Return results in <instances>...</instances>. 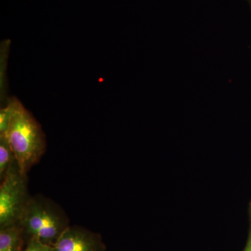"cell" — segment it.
<instances>
[{"instance_id": "277c9868", "label": "cell", "mask_w": 251, "mask_h": 251, "mask_svg": "<svg viewBox=\"0 0 251 251\" xmlns=\"http://www.w3.org/2000/svg\"><path fill=\"white\" fill-rule=\"evenodd\" d=\"M100 234L81 226H69L52 246V251H105Z\"/></svg>"}, {"instance_id": "5b68a950", "label": "cell", "mask_w": 251, "mask_h": 251, "mask_svg": "<svg viewBox=\"0 0 251 251\" xmlns=\"http://www.w3.org/2000/svg\"><path fill=\"white\" fill-rule=\"evenodd\" d=\"M25 244L23 229L19 225L0 228V251H23Z\"/></svg>"}, {"instance_id": "6da1fadb", "label": "cell", "mask_w": 251, "mask_h": 251, "mask_svg": "<svg viewBox=\"0 0 251 251\" xmlns=\"http://www.w3.org/2000/svg\"><path fill=\"white\" fill-rule=\"evenodd\" d=\"M11 115L4 134L14 151L18 167L27 174L40 161L46 151V138L41 126L23 104L14 98L9 100Z\"/></svg>"}, {"instance_id": "8992f818", "label": "cell", "mask_w": 251, "mask_h": 251, "mask_svg": "<svg viewBox=\"0 0 251 251\" xmlns=\"http://www.w3.org/2000/svg\"><path fill=\"white\" fill-rule=\"evenodd\" d=\"M16 157L11 145L5 135H0V180L4 179L5 175L16 161Z\"/></svg>"}, {"instance_id": "3957f363", "label": "cell", "mask_w": 251, "mask_h": 251, "mask_svg": "<svg viewBox=\"0 0 251 251\" xmlns=\"http://www.w3.org/2000/svg\"><path fill=\"white\" fill-rule=\"evenodd\" d=\"M31 198L27 174H23L16 161L0 186V228L18 224Z\"/></svg>"}, {"instance_id": "ba28073f", "label": "cell", "mask_w": 251, "mask_h": 251, "mask_svg": "<svg viewBox=\"0 0 251 251\" xmlns=\"http://www.w3.org/2000/svg\"><path fill=\"white\" fill-rule=\"evenodd\" d=\"M244 251H251V229L250 230V232H249L247 245H246V247L245 249H244Z\"/></svg>"}, {"instance_id": "7a4b0ae2", "label": "cell", "mask_w": 251, "mask_h": 251, "mask_svg": "<svg viewBox=\"0 0 251 251\" xmlns=\"http://www.w3.org/2000/svg\"><path fill=\"white\" fill-rule=\"evenodd\" d=\"M18 224L23 229L25 243L36 239L52 246L70 226L62 208L43 196H31Z\"/></svg>"}, {"instance_id": "52a82bcc", "label": "cell", "mask_w": 251, "mask_h": 251, "mask_svg": "<svg viewBox=\"0 0 251 251\" xmlns=\"http://www.w3.org/2000/svg\"><path fill=\"white\" fill-rule=\"evenodd\" d=\"M23 251H52V247L36 239H31L25 244Z\"/></svg>"}, {"instance_id": "9c48e42d", "label": "cell", "mask_w": 251, "mask_h": 251, "mask_svg": "<svg viewBox=\"0 0 251 251\" xmlns=\"http://www.w3.org/2000/svg\"><path fill=\"white\" fill-rule=\"evenodd\" d=\"M247 1L248 5H249V8H250L251 11V0H245Z\"/></svg>"}, {"instance_id": "30bf717a", "label": "cell", "mask_w": 251, "mask_h": 251, "mask_svg": "<svg viewBox=\"0 0 251 251\" xmlns=\"http://www.w3.org/2000/svg\"><path fill=\"white\" fill-rule=\"evenodd\" d=\"M249 215H250V219L251 222V202H250V204H249Z\"/></svg>"}]
</instances>
